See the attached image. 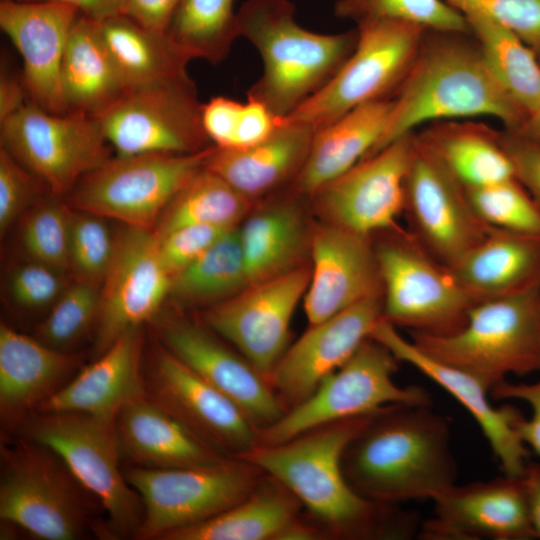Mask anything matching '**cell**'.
<instances>
[{
  "instance_id": "39",
  "label": "cell",
  "mask_w": 540,
  "mask_h": 540,
  "mask_svg": "<svg viewBox=\"0 0 540 540\" xmlns=\"http://www.w3.org/2000/svg\"><path fill=\"white\" fill-rule=\"evenodd\" d=\"M235 2L181 0L166 33L191 59L218 64L240 37Z\"/></svg>"
},
{
  "instance_id": "23",
  "label": "cell",
  "mask_w": 540,
  "mask_h": 540,
  "mask_svg": "<svg viewBox=\"0 0 540 540\" xmlns=\"http://www.w3.org/2000/svg\"><path fill=\"white\" fill-rule=\"evenodd\" d=\"M310 255L312 268L304 295L310 325L382 294L373 237L321 223L312 228Z\"/></svg>"
},
{
  "instance_id": "42",
  "label": "cell",
  "mask_w": 540,
  "mask_h": 540,
  "mask_svg": "<svg viewBox=\"0 0 540 540\" xmlns=\"http://www.w3.org/2000/svg\"><path fill=\"white\" fill-rule=\"evenodd\" d=\"M100 311V287L74 281L66 287L37 330V339L58 350L80 340L97 325Z\"/></svg>"
},
{
  "instance_id": "35",
  "label": "cell",
  "mask_w": 540,
  "mask_h": 540,
  "mask_svg": "<svg viewBox=\"0 0 540 540\" xmlns=\"http://www.w3.org/2000/svg\"><path fill=\"white\" fill-rule=\"evenodd\" d=\"M97 25L128 87L190 78L187 65L192 59L167 33L148 29L124 14Z\"/></svg>"
},
{
  "instance_id": "31",
  "label": "cell",
  "mask_w": 540,
  "mask_h": 540,
  "mask_svg": "<svg viewBox=\"0 0 540 540\" xmlns=\"http://www.w3.org/2000/svg\"><path fill=\"white\" fill-rule=\"evenodd\" d=\"M477 302L540 287V236L491 228L449 267Z\"/></svg>"
},
{
  "instance_id": "10",
  "label": "cell",
  "mask_w": 540,
  "mask_h": 540,
  "mask_svg": "<svg viewBox=\"0 0 540 540\" xmlns=\"http://www.w3.org/2000/svg\"><path fill=\"white\" fill-rule=\"evenodd\" d=\"M211 146L193 154L113 156L65 196L74 210L153 231L174 196L205 164Z\"/></svg>"
},
{
  "instance_id": "56",
  "label": "cell",
  "mask_w": 540,
  "mask_h": 540,
  "mask_svg": "<svg viewBox=\"0 0 540 540\" xmlns=\"http://www.w3.org/2000/svg\"><path fill=\"white\" fill-rule=\"evenodd\" d=\"M19 2H56L76 7L81 14L100 21L121 14L123 0H11Z\"/></svg>"
},
{
  "instance_id": "43",
  "label": "cell",
  "mask_w": 540,
  "mask_h": 540,
  "mask_svg": "<svg viewBox=\"0 0 540 540\" xmlns=\"http://www.w3.org/2000/svg\"><path fill=\"white\" fill-rule=\"evenodd\" d=\"M72 208L56 199L31 210L22 228V243L33 261L69 271Z\"/></svg>"
},
{
  "instance_id": "17",
  "label": "cell",
  "mask_w": 540,
  "mask_h": 540,
  "mask_svg": "<svg viewBox=\"0 0 540 540\" xmlns=\"http://www.w3.org/2000/svg\"><path fill=\"white\" fill-rule=\"evenodd\" d=\"M146 397L226 457H239L257 442L258 430L242 409L164 346L143 372Z\"/></svg>"
},
{
  "instance_id": "45",
  "label": "cell",
  "mask_w": 540,
  "mask_h": 540,
  "mask_svg": "<svg viewBox=\"0 0 540 540\" xmlns=\"http://www.w3.org/2000/svg\"><path fill=\"white\" fill-rule=\"evenodd\" d=\"M46 185L4 148L0 149V232L3 236ZM51 194V193H50Z\"/></svg>"
},
{
  "instance_id": "25",
  "label": "cell",
  "mask_w": 540,
  "mask_h": 540,
  "mask_svg": "<svg viewBox=\"0 0 540 540\" xmlns=\"http://www.w3.org/2000/svg\"><path fill=\"white\" fill-rule=\"evenodd\" d=\"M80 11L56 2L1 0L0 27L23 59L29 101L52 113H67L61 84L63 57Z\"/></svg>"
},
{
  "instance_id": "27",
  "label": "cell",
  "mask_w": 540,
  "mask_h": 540,
  "mask_svg": "<svg viewBox=\"0 0 540 540\" xmlns=\"http://www.w3.org/2000/svg\"><path fill=\"white\" fill-rule=\"evenodd\" d=\"M121 462L148 469L215 464L226 457L147 397L125 405L114 422Z\"/></svg>"
},
{
  "instance_id": "8",
  "label": "cell",
  "mask_w": 540,
  "mask_h": 540,
  "mask_svg": "<svg viewBox=\"0 0 540 540\" xmlns=\"http://www.w3.org/2000/svg\"><path fill=\"white\" fill-rule=\"evenodd\" d=\"M115 421L77 412H38L19 425L21 435L54 451L101 504L113 538H135L143 504L121 470Z\"/></svg>"
},
{
  "instance_id": "1",
  "label": "cell",
  "mask_w": 540,
  "mask_h": 540,
  "mask_svg": "<svg viewBox=\"0 0 540 540\" xmlns=\"http://www.w3.org/2000/svg\"><path fill=\"white\" fill-rule=\"evenodd\" d=\"M371 414L326 423L275 445H256L243 459L285 485L329 539H411L421 522L399 505L368 500L345 478V447Z\"/></svg>"
},
{
  "instance_id": "18",
  "label": "cell",
  "mask_w": 540,
  "mask_h": 540,
  "mask_svg": "<svg viewBox=\"0 0 540 540\" xmlns=\"http://www.w3.org/2000/svg\"><path fill=\"white\" fill-rule=\"evenodd\" d=\"M414 132L362 159L311 196L325 222L368 237L399 225Z\"/></svg>"
},
{
  "instance_id": "11",
  "label": "cell",
  "mask_w": 540,
  "mask_h": 540,
  "mask_svg": "<svg viewBox=\"0 0 540 540\" xmlns=\"http://www.w3.org/2000/svg\"><path fill=\"white\" fill-rule=\"evenodd\" d=\"M398 362L387 347L368 338L306 400L259 430L256 445L279 444L317 426L373 414L393 404H431L424 388L394 382Z\"/></svg>"
},
{
  "instance_id": "49",
  "label": "cell",
  "mask_w": 540,
  "mask_h": 540,
  "mask_svg": "<svg viewBox=\"0 0 540 540\" xmlns=\"http://www.w3.org/2000/svg\"><path fill=\"white\" fill-rule=\"evenodd\" d=\"M500 141L516 178L540 205V141L507 129L500 131Z\"/></svg>"
},
{
  "instance_id": "53",
  "label": "cell",
  "mask_w": 540,
  "mask_h": 540,
  "mask_svg": "<svg viewBox=\"0 0 540 540\" xmlns=\"http://www.w3.org/2000/svg\"><path fill=\"white\" fill-rule=\"evenodd\" d=\"M181 0H123L122 12L138 24L166 33Z\"/></svg>"
},
{
  "instance_id": "9",
  "label": "cell",
  "mask_w": 540,
  "mask_h": 540,
  "mask_svg": "<svg viewBox=\"0 0 540 540\" xmlns=\"http://www.w3.org/2000/svg\"><path fill=\"white\" fill-rule=\"evenodd\" d=\"M355 49L318 92L288 116L315 130L351 110L393 99L405 80L427 28L409 21L381 19L355 26Z\"/></svg>"
},
{
  "instance_id": "20",
  "label": "cell",
  "mask_w": 540,
  "mask_h": 540,
  "mask_svg": "<svg viewBox=\"0 0 540 540\" xmlns=\"http://www.w3.org/2000/svg\"><path fill=\"white\" fill-rule=\"evenodd\" d=\"M157 333L169 352L235 402L258 431L285 413L268 379L204 323L161 317Z\"/></svg>"
},
{
  "instance_id": "41",
  "label": "cell",
  "mask_w": 540,
  "mask_h": 540,
  "mask_svg": "<svg viewBox=\"0 0 540 540\" xmlns=\"http://www.w3.org/2000/svg\"><path fill=\"white\" fill-rule=\"evenodd\" d=\"M333 13L355 25L393 19L413 22L427 29L471 33L463 15L444 0H337Z\"/></svg>"
},
{
  "instance_id": "15",
  "label": "cell",
  "mask_w": 540,
  "mask_h": 540,
  "mask_svg": "<svg viewBox=\"0 0 540 540\" xmlns=\"http://www.w3.org/2000/svg\"><path fill=\"white\" fill-rule=\"evenodd\" d=\"M403 213L407 230L447 267L482 241L491 229L473 211L464 186L417 132L405 177Z\"/></svg>"
},
{
  "instance_id": "58",
  "label": "cell",
  "mask_w": 540,
  "mask_h": 540,
  "mask_svg": "<svg viewBox=\"0 0 540 540\" xmlns=\"http://www.w3.org/2000/svg\"><path fill=\"white\" fill-rule=\"evenodd\" d=\"M539 61H540V59H539Z\"/></svg>"
},
{
  "instance_id": "22",
  "label": "cell",
  "mask_w": 540,
  "mask_h": 540,
  "mask_svg": "<svg viewBox=\"0 0 540 540\" xmlns=\"http://www.w3.org/2000/svg\"><path fill=\"white\" fill-rule=\"evenodd\" d=\"M433 502V516L421 522L420 539L536 538L521 477L504 475L466 485L455 483Z\"/></svg>"
},
{
  "instance_id": "44",
  "label": "cell",
  "mask_w": 540,
  "mask_h": 540,
  "mask_svg": "<svg viewBox=\"0 0 540 540\" xmlns=\"http://www.w3.org/2000/svg\"><path fill=\"white\" fill-rule=\"evenodd\" d=\"M116 246L105 218L72 209L69 271L76 281L100 287Z\"/></svg>"
},
{
  "instance_id": "48",
  "label": "cell",
  "mask_w": 540,
  "mask_h": 540,
  "mask_svg": "<svg viewBox=\"0 0 540 540\" xmlns=\"http://www.w3.org/2000/svg\"><path fill=\"white\" fill-rule=\"evenodd\" d=\"M61 273L36 261L24 264L11 275V296L18 305L30 309L55 303L66 288Z\"/></svg>"
},
{
  "instance_id": "13",
  "label": "cell",
  "mask_w": 540,
  "mask_h": 540,
  "mask_svg": "<svg viewBox=\"0 0 540 540\" xmlns=\"http://www.w3.org/2000/svg\"><path fill=\"white\" fill-rule=\"evenodd\" d=\"M96 119L116 156L193 154L214 146L191 78L128 87Z\"/></svg>"
},
{
  "instance_id": "50",
  "label": "cell",
  "mask_w": 540,
  "mask_h": 540,
  "mask_svg": "<svg viewBox=\"0 0 540 540\" xmlns=\"http://www.w3.org/2000/svg\"><path fill=\"white\" fill-rule=\"evenodd\" d=\"M490 395L496 400H521L530 406L531 417H520L515 428L524 444L540 457V380L525 384L511 383L505 379L491 388Z\"/></svg>"
},
{
  "instance_id": "33",
  "label": "cell",
  "mask_w": 540,
  "mask_h": 540,
  "mask_svg": "<svg viewBox=\"0 0 540 540\" xmlns=\"http://www.w3.org/2000/svg\"><path fill=\"white\" fill-rule=\"evenodd\" d=\"M312 229L293 200L276 202L248 217L239 227L249 285L301 266L310 254Z\"/></svg>"
},
{
  "instance_id": "52",
  "label": "cell",
  "mask_w": 540,
  "mask_h": 540,
  "mask_svg": "<svg viewBox=\"0 0 540 540\" xmlns=\"http://www.w3.org/2000/svg\"><path fill=\"white\" fill-rule=\"evenodd\" d=\"M280 120L264 103L247 96L230 149L246 148L264 141L277 129Z\"/></svg>"
},
{
  "instance_id": "32",
  "label": "cell",
  "mask_w": 540,
  "mask_h": 540,
  "mask_svg": "<svg viewBox=\"0 0 540 540\" xmlns=\"http://www.w3.org/2000/svg\"><path fill=\"white\" fill-rule=\"evenodd\" d=\"M61 84L68 112L98 116L127 88L98 29L81 14L66 45Z\"/></svg>"
},
{
  "instance_id": "12",
  "label": "cell",
  "mask_w": 540,
  "mask_h": 540,
  "mask_svg": "<svg viewBox=\"0 0 540 540\" xmlns=\"http://www.w3.org/2000/svg\"><path fill=\"white\" fill-rule=\"evenodd\" d=\"M123 471L143 504V520L135 536L140 540H161L220 514L244 499L264 474L236 457L196 467Z\"/></svg>"
},
{
  "instance_id": "14",
  "label": "cell",
  "mask_w": 540,
  "mask_h": 540,
  "mask_svg": "<svg viewBox=\"0 0 540 540\" xmlns=\"http://www.w3.org/2000/svg\"><path fill=\"white\" fill-rule=\"evenodd\" d=\"M0 127L1 147L57 197H65L85 174L113 157L94 116L52 113L28 102Z\"/></svg>"
},
{
  "instance_id": "51",
  "label": "cell",
  "mask_w": 540,
  "mask_h": 540,
  "mask_svg": "<svg viewBox=\"0 0 540 540\" xmlns=\"http://www.w3.org/2000/svg\"><path fill=\"white\" fill-rule=\"evenodd\" d=\"M243 103L216 96L202 104L203 128L212 142L218 148L233 147Z\"/></svg>"
},
{
  "instance_id": "28",
  "label": "cell",
  "mask_w": 540,
  "mask_h": 540,
  "mask_svg": "<svg viewBox=\"0 0 540 540\" xmlns=\"http://www.w3.org/2000/svg\"><path fill=\"white\" fill-rule=\"evenodd\" d=\"M75 355L0 326V412L9 427L23 420L65 385L77 366Z\"/></svg>"
},
{
  "instance_id": "57",
  "label": "cell",
  "mask_w": 540,
  "mask_h": 540,
  "mask_svg": "<svg viewBox=\"0 0 540 540\" xmlns=\"http://www.w3.org/2000/svg\"><path fill=\"white\" fill-rule=\"evenodd\" d=\"M515 132L528 138L540 141V109L530 115L523 126Z\"/></svg>"
},
{
  "instance_id": "5",
  "label": "cell",
  "mask_w": 540,
  "mask_h": 540,
  "mask_svg": "<svg viewBox=\"0 0 540 540\" xmlns=\"http://www.w3.org/2000/svg\"><path fill=\"white\" fill-rule=\"evenodd\" d=\"M99 501L51 449L27 439L1 449L0 518L34 538H113Z\"/></svg>"
},
{
  "instance_id": "24",
  "label": "cell",
  "mask_w": 540,
  "mask_h": 540,
  "mask_svg": "<svg viewBox=\"0 0 540 540\" xmlns=\"http://www.w3.org/2000/svg\"><path fill=\"white\" fill-rule=\"evenodd\" d=\"M370 337L387 347L400 362L410 364L446 390L469 412L488 441L504 475H523L529 451L515 428L523 416L520 410L512 405L494 407L487 396L490 390L481 380L425 354L383 318Z\"/></svg>"
},
{
  "instance_id": "2",
  "label": "cell",
  "mask_w": 540,
  "mask_h": 540,
  "mask_svg": "<svg viewBox=\"0 0 540 540\" xmlns=\"http://www.w3.org/2000/svg\"><path fill=\"white\" fill-rule=\"evenodd\" d=\"M447 420L431 404H393L370 415L344 449L342 469L364 498L399 505L434 500L458 470Z\"/></svg>"
},
{
  "instance_id": "4",
  "label": "cell",
  "mask_w": 540,
  "mask_h": 540,
  "mask_svg": "<svg viewBox=\"0 0 540 540\" xmlns=\"http://www.w3.org/2000/svg\"><path fill=\"white\" fill-rule=\"evenodd\" d=\"M291 0H246L237 11L239 36L263 61L247 96L284 118L326 85L355 49L357 28L315 33L300 26Z\"/></svg>"
},
{
  "instance_id": "6",
  "label": "cell",
  "mask_w": 540,
  "mask_h": 540,
  "mask_svg": "<svg viewBox=\"0 0 540 540\" xmlns=\"http://www.w3.org/2000/svg\"><path fill=\"white\" fill-rule=\"evenodd\" d=\"M410 337L425 354L470 373L489 390L509 374L538 372L540 287L476 303L453 334Z\"/></svg>"
},
{
  "instance_id": "30",
  "label": "cell",
  "mask_w": 540,
  "mask_h": 540,
  "mask_svg": "<svg viewBox=\"0 0 540 540\" xmlns=\"http://www.w3.org/2000/svg\"><path fill=\"white\" fill-rule=\"evenodd\" d=\"M393 99L363 104L314 131L307 158L293 193L311 197L321 187L367 157L381 140Z\"/></svg>"
},
{
  "instance_id": "29",
  "label": "cell",
  "mask_w": 540,
  "mask_h": 540,
  "mask_svg": "<svg viewBox=\"0 0 540 540\" xmlns=\"http://www.w3.org/2000/svg\"><path fill=\"white\" fill-rule=\"evenodd\" d=\"M314 129L284 121L264 141L241 149L214 146L204 167L254 200L293 182L307 158Z\"/></svg>"
},
{
  "instance_id": "7",
  "label": "cell",
  "mask_w": 540,
  "mask_h": 540,
  "mask_svg": "<svg viewBox=\"0 0 540 540\" xmlns=\"http://www.w3.org/2000/svg\"><path fill=\"white\" fill-rule=\"evenodd\" d=\"M374 236L380 237L373 243L382 282L383 319L409 333L445 336L460 330L478 302L451 269L400 225Z\"/></svg>"
},
{
  "instance_id": "36",
  "label": "cell",
  "mask_w": 540,
  "mask_h": 540,
  "mask_svg": "<svg viewBox=\"0 0 540 540\" xmlns=\"http://www.w3.org/2000/svg\"><path fill=\"white\" fill-rule=\"evenodd\" d=\"M418 134L464 187H481L516 177L501 144L500 131L487 125L436 121Z\"/></svg>"
},
{
  "instance_id": "19",
  "label": "cell",
  "mask_w": 540,
  "mask_h": 540,
  "mask_svg": "<svg viewBox=\"0 0 540 540\" xmlns=\"http://www.w3.org/2000/svg\"><path fill=\"white\" fill-rule=\"evenodd\" d=\"M171 281L153 231L126 227L116 236L114 256L100 286L96 357L128 330L156 318L170 295Z\"/></svg>"
},
{
  "instance_id": "54",
  "label": "cell",
  "mask_w": 540,
  "mask_h": 540,
  "mask_svg": "<svg viewBox=\"0 0 540 540\" xmlns=\"http://www.w3.org/2000/svg\"><path fill=\"white\" fill-rule=\"evenodd\" d=\"M29 101L22 76L2 70L0 76V122L20 110Z\"/></svg>"
},
{
  "instance_id": "37",
  "label": "cell",
  "mask_w": 540,
  "mask_h": 540,
  "mask_svg": "<svg viewBox=\"0 0 540 540\" xmlns=\"http://www.w3.org/2000/svg\"><path fill=\"white\" fill-rule=\"evenodd\" d=\"M249 286L239 227L172 277L169 297L186 305L224 301Z\"/></svg>"
},
{
  "instance_id": "40",
  "label": "cell",
  "mask_w": 540,
  "mask_h": 540,
  "mask_svg": "<svg viewBox=\"0 0 540 540\" xmlns=\"http://www.w3.org/2000/svg\"><path fill=\"white\" fill-rule=\"evenodd\" d=\"M464 188L473 211L489 227L540 236V205L516 177Z\"/></svg>"
},
{
  "instance_id": "34",
  "label": "cell",
  "mask_w": 540,
  "mask_h": 540,
  "mask_svg": "<svg viewBox=\"0 0 540 540\" xmlns=\"http://www.w3.org/2000/svg\"><path fill=\"white\" fill-rule=\"evenodd\" d=\"M302 508L285 485L264 473L235 505L204 522L172 531L161 540H275Z\"/></svg>"
},
{
  "instance_id": "26",
  "label": "cell",
  "mask_w": 540,
  "mask_h": 540,
  "mask_svg": "<svg viewBox=\"0 0 540 540\" xmlns=\"http://www.w3.org/2000/svg\"><path fill=\"white\" fill-rule=\"evenodd\" d=\"M142 346L141 327L128 330L35 411L77 412L115 421L125 405L146 397Z\"/></svg>"
},
{
  "instance_id": "47",
  "label": "cell",
  "mask_w": 540,
  "mask_h": 540,
  "mask_svg": "<svg viewBox=\"0 0 540 540\" xmlns=\"http://www.w3.org/2000/svg\"><path fill=\"white\" fill-rule=\"evenodd\" d=\"M235 227L192 224L157 238L161 261L173 277ZM155 235V234H154Z\"/></svg>"
},
{
  "instance_id": "16",
  "label": "cell",
  "mask_w": 540,
  "mask_h": 540,
  "mask_svg": "<svg viewBox=\"0 0 540 540\" xmlns=\"http://www.w3.org/2000/svg\"><path fill=\"white\" fill-rule=\"evenodd\" d=\"M309 281L310 269L301 266L251 284L209 306L203 323L268 379L288 348L290 322Z\"/></svg>"
},
{
  "instance_id": "55",
  "label": "cell",
  "mask_w": 540,
  "mask_h": 540,
  "mask_svg": "<svg viewBox=\"0 0 540 540\" xmlns=\"http://www.w3.org/2000/svg\"><path fill=\"white\" fill-rule=\"evenodd\" d=\"M529 510L532 528L540 539V463L528 462L521 476Z\"/></svg>"
},
{
  "instance_id": "38",
  "label": "cell",
  "mask_w": 540,
  "mask_h": 540,
  "mask_svg": "<svg viewBox=\"0 0 540 540\" xmlns=\"http://www.w3.org/2000/svg\"><path fill=\"white\" fill-rule=\"evenodd\" d=\"M252 203L220 176L203 167L170 201L153 233L159 238L192 224L237 227Z\"/></svg>"
},
{
  "instance_id": "46",
  "label": "cell",
  "mask_w": 540,
  "mask_h": 540,
  "mask_svg": "<svg viewBox=\"0 0 540 540\" xmlns=\"http://www.w3.org/2000/svg\"><path fill=\"white\" fill-rule=\"evenodd\" d=\"M452 7L468 5L498 21L540 59V0H445Z\"/></svg>"
},
{
  "instance_id": "21",
  "label": "cell",
  "mask_w": 540,
  "mask_h": 540,
  "mask_svg": "<svg viewBox=\"0 0 540 540\" xmlns=\"http://www.w3.org/2000/svg\"><path fill=\"white\" fill-rule=\"evenodd\" d=\"M383 318V294L317 323L290 347L268 377L285 412L306 400L370 338Z\"/></svg>"
},
{
  "instance_id": "3",
  "label": "cell",
  "mask_w": 540,
  "mask_h": 540,
  "mask_svg": "<svg viewBox=\"0 0 540 540\" xmlns=\"http://www.w3.org/2000/svg\"><path fill=\"white\" fill-rule=\"evenodd\" d=\"M393 101L386 130L368 156L424 123L490 116L516 131L528 118L468 32L426 29Z\"/></svg>"
}]
</instances>
